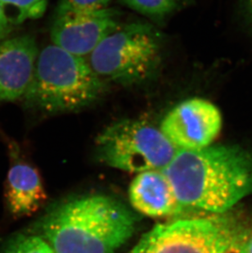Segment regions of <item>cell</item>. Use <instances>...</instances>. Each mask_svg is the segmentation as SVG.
Segmentation results:
<instances>
[{
    "mask_svg": "<svg viewBox=\"0 0 252 253\" xmlns=\"http://www.w3.org/2000/svg\"><path fill=\"white\" fill-rule=\"evenodd\" d=\"M162 171L183 208L212 215L226 213L252 193V153L237 144L178 149Z\"/></svg>",
    "mask_w": 252,
    "mask_h": 253,
    "instance_id": "1",
    "label": "cell"
},
{
    "mask_svg": "<svg viewBox=\"0 0 252 253\" xmlns=\"http://www.w3.org/2000/svg\"><path fill=\"white\" fill-rule=\"evenodd\" d=\"M135 228L131 211L102 195L60 203L40 223L41 238L55 253H116Z\"/></svg>",
    "mask_w": 252,
    "mask_h": 253,
    "instance_id": "2",
    "label": "cell"
},
{
    "mask_svg": "<svg viewBox=\"0 0 252 253\" xmlns=\"http://www.w3.org/2000/svg\"><path fill=\"white\" fill-rule=\"evenodd\" d=\"M106 91L107 82L87 59L51 44L39 53L33 80L22 98L28 108L60 114L88 108Z\"/></svg>",
    "mask_w": 252,
    "mask_h": 253,
    "instance_id": "3",
    "label": "cell"
},
{
    "mask_svg": "<svg viewBox=\"0 0 252 253\" xmlns=\"http://www.w3.org/2000/svg\"><path fill=\"white\" fill-rule=\"evenodd\" d=\"M163 39L152 24L122 25L88 55L93 72L105 82L138 85L155 77L162 65Z\"/></svg>",
    "mask_w": 252,
    "mask_h": 253,
    "instance_id": "4",
    "label": "cell"
},
{
    "mask_svg": "<svg viewBox=\"0 0 252 253\" xmlns=\"http://www.w3.org/2000/svg\"><path fill=\"white\" fill-rule=\"evenodd\" d=\"M101 163L129 173L162 170L177 149L157 129L142 120L123 119L106 127L95 141Z\"/></svg>",
    "mask_w": 252,
    "mask_h": 253,
    "instance_id": "5",
    "label": "cell"
},
{
    "mask_svg": "<svg viewBox=\"0 0 252 253\" xmlns=\"http://www.w3.org/2000/svg\"><path fill=\"white\" fill-rule=\"evenodd\" d=\"M224 214L157 225L128 253H224L247 233Z\"/></svg>",
    "mask_w": 252,
    "mask_h": 253,
    "instance_id": "6",
    "label": "cell"
},
{
    "mask_svg": "<svg viewBox=\"0 0 252 253\" xmlns=\"http://www.w3.org/2000/svg\"><path fill=\"white\" fill-rule=\"evenodd\" d=\"M219 108L204 98H189L178 103L162 120L161 131L177 148L200 149L211 145L221 131Z\"/></svg>",
    "mask_w": 252,
    "mask_h": 253,
    "instance_id": "7",
    "label": "cell"
},
{
    "mask_svg": "<svg viewBox=\"0 0 252 253\" xmlns=\"http://www.w3.org/2000/svg\"><path fill=\"white\" fill-rule=\"evenodd\" d=\"M119 11L112 7L88 12L56 11L51 28L52 43L84 57L122 26Z\"/></svg>",
    "mask_w": 252,
    "mask_h": 253,
    "instance_id": "8",
    "label": "cell"
},
{
    "mask_svg": "<svg viewBox=\"0 0 252 253\" xmlns=\"http://www.w3.org/2000/svg\"><path fill=\"white\" fill-rule=\"evenodd\" d=\"M9 169L4 184V200L9 215L22 219L36 213L47 200L38 169L22 158L15 143L9 145Z\"/></svg>",
    "mask_w": 252,
    "mask_h": 253,
    "instance_id": "9",
    "label": "cell"
},
{
    "mask_svg": "<svg viewBox=\"0 0 252 253\" xmlns=\"http://www.w3.org/2000/svg\"><path fill=\"white\" fill-rule=\"evenodd\" d=\"M39 53L36 40L29 35L0 43V102L24 97L33 80Z\"/></svg>",
    "mask_w": 252,
    "mask_h": 253,
    "instance_id": "10",
    "label": "cell"
},
{
    "mask_svg": "<svg viewBox=\"0 0 252 253\" xmlns=\"http://www.w3.org/2000/svg\"><path fill=\"white\" fill-rule=\"evenodd\" d=\"M128 195L136 210L152 217L174 215L183 209L162 170L139 173L131 183Z\"/></svg>",
    "mask_w": 252,
    "mask_h": 253,
    "instance_id": "11",
    "label": "cell"
},
{
    "mask_svg": "<svg viewBox=\"0 0 252 253\" xmlns=\"http://www.w3.org/2000/svg\"><path fill=\"white\" fill-rule=\"evenodd\" d=\"M48 0H0L7 19L12 26L43 16Z\"/></svg>",
    "mask_w": 252,
    "mask_h": 253,
    "instance_id": "12",
    "label": "cell"
},
{
    "mask_svg": "<svg viewBox=\"0 0 252 253\" xmlns=\"http://www.w3.org/2000/svg\"><path fill=\"white\" fill-rule=\"evenodd\" d=\"M183 0H120L128 8L157 22H163L176 11Z\"/></svg>",
    "mask_w": 252,
    "mask_h": 253,
    "instance_id": "13",
    "label": "cell"
},
{
    "mask_svg": "<svg viewBox=\"0 0 252 253\" xmlns=\"http://www.w3.org/2000/svg\"><path fill=\"white\" fill-rule=\"evenodd\" d=\"M2 253H55L41 237L21 234L7 243Z\"/></svg>",
    "mask_w": 252,
    "mask_h": 253,
    "instance_id": "14",
    "label": "cell"
},
{
    "mask_svg": "<svg viewBox=\"0 0 252 253\" xmlns=\"http://www.w3.org/2000/svg\"><path fill=\"white\" fill-rule=\"evenodd\" d=\"M113 0H60L56 11L88 12L109 7Z\"/></svg>",
    "mask_w": 252,
    "mask_h": 253,
    "instance_id": "15",
    "label": "cell"
},
{
    "mask_svg": "<svg viewBox=\"0 0 252 253\" xmlns=\"http://www.w3.org/2000/svg\"><path fill=\"white\" fill-rule=\"evenodd\" d=\"M12 29V25L10 23L9 20L7 19L2 6L0 5V43L7 39Z\"/></svg>",
    "mask_w": 252,
    "mask_h": 253,
    "instance_id": "16",
    "label": "cell"
},
{
    "mask_svg": "<svg viewBox=\"0 0 252 253\" xmlns=\"http://www.w3.org/2000/svg\"><path fill=\"white\" fill-rule=\"evenodd\" d=\"M240 7L246 22H248L252 29V0H239Z\"/></svg>",
    "mask_w": 252,
    "mask_h": 253,
    "instance_id": "17",
    "label": "cell"
},
{
    "mask_svg": "<svg viewBox=\"0 0 252 253\" xmlns=\"http://www.w3.org/2000/svg\"><path fill=\"white\" fill-rule=\"evenodd\" d=\"M243 253H252V229L246 234L242 244Z\"/></svg>",
    "mask_w": 252,
    "mask_h": 253,
    "instance_id": "18",
    "label": "cell"
},
{
    "mask_svg": "<svg viewBox=\"0 0 252 253\" xmlns=\"http://www.w3.org/2000/svg\"><path fill=\"white\" fill-rule=\"evenodd\" d=\"M246 234L242 238L238 239V240H236L234 243L231 244L230 246L228 247L226 251L224 252V253H243L242 244H243V239H244Z\"/></svg>",
    "mask_w": 252,
    "mask_h": 253,
    "instance_id": "19",
    "label": "cell"
}]
</instances>
